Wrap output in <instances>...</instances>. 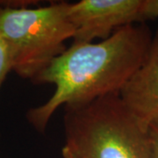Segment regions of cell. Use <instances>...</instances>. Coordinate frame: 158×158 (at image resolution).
<instances>
[{
  "instance_id": "cell-5",
  "label": "cell",
  "mask_w": 158,
  "mask_h": 158,
  "mask_svg": "<svg viewBox=\"0 0 158 158\" xmlns=\"http://www.w3.org/2000/svg\"><path fill=\"white\" fill-rule=\"evenodd\" d=\"M118 95L145 128L158 120V28L153 34L145 60Z\"/></svg>"
},
{
  "instance_id": "cell-1",
  "label": "cell",
  "mask_w": 158,
  "mask_h": 158,
  "mask_svg": "<svg viewBox=\"0 0 158 158\" xmlns=\"http://www.w3.org/2000/svg\"><path fill=\"white\" fill-rule=\"evenodd\" d=\"M153 34L146 25L131 24L97 43L71 45L32 81L51 84L48 100L29 109L27 118L39 133L61 106L81 105L119 93L145 60Z\"/></svg>"
},
{
  "instance_id": "cell-6",
  "label": "cell",
  "mask_w": 158,
  "mask_h": 158,
  "mask_svg": "<svg viewBox=\"0 0 158 158\" xmlns=\"http://www.w3.org/2000/svg\"><path fill=\"white\" fill-rule=\"evenodd\" d=\"M12 70V63L9 48L7 43L0 34V89L8 73Z\"/></svg>"
},
{
  "instance_id": "cell-8",
  "label": "cell",
  "mask_w": 158,
  "mask_h": 158,
  "mask_svg": "<svg viewBox=\"0 0 158 158\" xmlns=\"http://www.w3.org/2000/svg\"><path fill=\"white\" fill-rule=\"evenodd\" d=\"M148 132L152 142L155 158H158V120L149 125Z\"/></svg>"
},
{
  "instance_id": "cell-9",
  "label": "cell",
  "mask_w": 158,
  "mask_h": 158,
  "mask_svg": "<svg viewBox=\"0 0 158 158\" xmlns=\"http://www.w3.org/2000/svg\"><path fill=\"white\" fill-rule=\"evenodd\" d=\"M62 158H75L70 154V153L69 152L68 150L65 148H62Z\"/></svg>"
},
{
  "instance_id": "cell-2",
  "label": "cell",
  "mask_w": 158,
  "mask_h": 158,
  "mask_svg": "<svg viewBox=\"0 0 158 158\" xmlns=\"http://www.w3.org/2000/svg\"><path fill=\"white\" fill-rule=\"evenodd\" d=\"M64 107L63 148L75 158H155L148 128L118 93Z\"/></svg>"
},
{
  "instance_id": "cell-3",
  "label": "cell",
  "mask_w": 158,
  "mask_h": 158,
  "mask_svg": "<svg viewBox=\"0 0 158 158\" xmlns=\"http://www.w3.org/2000/svg\"><path fill=\"white\" fill-rule=\"evenodd\" d=\"M69 3L38 8L0 6V34L9 48L12 70L33 81L67 49L75 27L69 21Z\"/></svg>"
},
{
  "instance_id": "cell-4",
  "label": "cell",
  "mask_w": 158,
  "mask_h": 158,
  "mask_svg": "<svg viewBox=\"0 0 158 158\" xmlns=\"http://www.w3.org/2000/svg\"><path fill=\"white\" fill-rule=\"evenodd\" d=\"M144 0H81L69 5L68 16L75 27L73 45L109 38L122 27L143 22Z\"/></svg>"
},
{
  "instance_id": "cell-7",
  "label": "cell",
  "mask_w": 158,
  "mask_h": 158,
  "mask_svg": "<svg viewBox=\"0 0 158 158\" xmlns=\"http://www.w3.org/2000/svg\"><path fill=\"white\" fill-rule=\"evenodd\" d=\"M142 17L143 21L158 18V0H144Z\"/></svg>"
}]
</instances>
